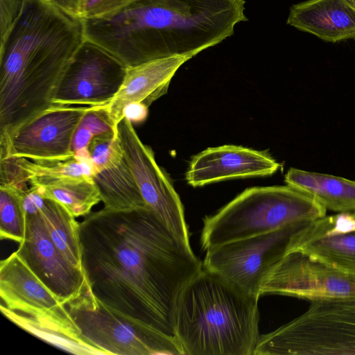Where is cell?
Listing matches in <instances>:
<instances>
[{"label":"cell","instance_id":"1","mask_svg":"<svg viewBox=\"0 0 355 355\" xmlns=\"http://www.w3.org/2000/svg\"><path fill=\"white\" fill-rule=\"evenodd\" d=\"M82 265L97 299L175 337L179 296L203 267L148 207L91 212L79 223Z\"/></svg>","mask_w":355,"mask_h":355},{"label":"cell","instance_id":"2","mask_svg":"<svg viewBox=\"0 0 355 355\" xmlns=\"http://www.w3.org/2000/svg\"><path fill=\"white\" fill-rule=\"evenodd\" d=\"M83 19L47 0H25L0 44V143L51 107L58 83L85 42Z\"/></svg>","mask_w":355,"mask_h":355},{"label":"cell","instance_id":"3","mask_svg":"<svg viewBox=\"0 0 355 355\" xmlns=\"http://www.w3.org/2000/svg\"><path fill=\"white\" fill-rule=\"evenodd\" d=\"M259 297L204 267L178 300L175 338L184 355H254Z\"/></svg>","mask_w":355,"mask_h":355},{"label":"cell","instance_id":"4","mask_svg":"<svg viewBox=\"0 0 355 355\" xmlns=\"http://www.w3.org/2000/svg\"><path fill=\"white\" fill-rule=\"evenodd\" d=\"M326 212L312 198L287 184L248 188L215 214L204 218L200 245L207 251L294 223L311 221Z\"/></svg>","mask_w":355,"mask_h":355},{"label":"cell","instance_id":"5","mask_svg":"<svg viewBox=\"0 0 355 355\" xmlns=\"http://www.w3.org/2000/svg\"><path fill=\"white\" fill-rule=\"evenodd\" d=\"M355 355V295L311 301L306 312L260 335L254 355Z\"/></svg>","mask_w":355,"mask_h":355},{"label":"cell","instance_id":"6","mask_svg":"<svg viewBox=\"0 0 355 355\" xmlns=\"http://www.w3.org/2000/svg\"><path fill=\"white\" fill-rule=\"evenodd\" d=\"M66 306L81 338L107 355H184L175 337L101 303L87 279L80 294Z\"/></svg>","mask_w":355,"mask_h":355},{"label":"cell","instance_id":"7","mask_svg":"<svg viewBox=\"0 0 355 355\" xmlns=\"http://www.w3.org/2000/svg\"><path fill=\"white\" fill-rule=\"evenodd\" d=\"M309 222L294 223L211 248L206 251L203 267L259 298L263 282L287 253L293 235Z\"/></svg>","mask_w":355,"mask_h":355},{"label":"cell","instance_id":"8","mask_svg":"<svg viewBox=\"0 0 355 355\" xmlns=\"http://www.w3.org/2000/svg\"><path fill=\"white\" fill-rule=\"evenodd\" d=\"M117 135L146 205L180 241L191 246L183 205L152 148L125 117L118 124Z\"/></svg>","mask_w":355,"mask_h":355},{"label":"cell","instance_id":"9","mask_svg":"<svg viewBox=\"0 0 355 355\" xmlns=\"http://www.w3.org/2000/svg\"><path fill=\"white\" fill-rule=\"evenodd\" d=\"M126 69L110 53L85 40L65 69L52 103L91 107L107 105L120 89Z\"/></svg>","mask_w":355,"mask_h":355},{"label":"cell","instance_id":"10","mask_svg":"<svg viewBox=\"0 0 355 355\" xmlns=\"http://www.w3.org/2000/svg\"><path fill=\"white\" fill-rule=\"evenodd\" d=\"M91 107L53 104L19 128L6 142L0 144V156L23 157L40 163L73 156L74 134Z\"/></svg>","mask_w":355,"mask_h":355},{"label":"cell","instance_id":"11","mask_svg":"<svg viewBox=\"0 0 355 355\" xmlns=\"http://www.w3.org/2000/svg\"><path fill=\"white\" fill-rule=\"evenodd\" d=\"M274 294L314 300L355 295V277L300 251L287 252L272 268L261 295Z\"/></svg>","mask_w":355,"mask_h":355},{"label":"cell","instance_id":"12","mask_svg":"<svg viewBox=\"0 0 355 355\" xmlns=\"http://www.w3.org/2000/svg\"><path fill=\"white\" fill-rule=\"evenodd\" d=\"M1 305L32 319L57 324L80 336L66 304L15 251L0 263ZM81 337V336H80Z\"/></svg>","mask_w":355,"mask_h":355},{"label":"cell","instance_id":"13","mask_svg":"<svg viewBox=\"0 0 355 355\" xmlns=\"http://www.w3.org/2000/svg\"><path fill=\"white\" fill-rule=\"evenodd\" d=\"M31 194L33 204L26 211L25 237L16 252L37 277L67 304L80 294L86 281L85 272L68 261L55 246Z\"/></svg>","mask_w":355,"mask_h":355},{"label":"cell","instance_id":"14","mask_svg":"<svg viewBox=\"0 0 355 355\" xmlns=\"http://www.w3.org/2000/svg\"><path fill=\"white\" fill-rule=\"evenodd\" d=\"M94 162V182L104 208L111 210L144 207L146 205L125 157L117 132L94 137L88 146Z\"/></svg>","mask_w":355,"mask_h":355},{"label":"cell","instance_id":"15","mask_svg":"<svg viewBox=\"0 0 355 355\" xmlns=\"http://www.w3.org/2000/svg\"><path fill=\"white\" fill-rule=\"evenodd\" d=\"M300 251L355 277V217L338 213L311 220L292 236L288 252Z\"/></svg>","mask_w":355,"mask_h":355},{"label":"cell","instance_id":"16","mask_svg":"<svg viewBox=\"0 0 355 355\" xmlns=\"http://www.w3.org/2000/svg\"><path fill=\"white\" fill-rule=\"evenodd\" d=\"M280 164L264 151L236 145L208 148L193 156L186 173L192 187L232 178L267 176Z\"/></svg>","mask_w":355,"mask_h":355},{"label":"cell","instance_id":"17","mask_svg":"<svg viewBox=\"0 0 355 355\" xmlns=\"http://www.w3.org/2000/svg\"><path fill=\"white\" fill-rule=\"evenodd\" d=\"M193 57L177 55L157 59L127 67L123 83L112 98L103 106L104 112L115 132L123 118L125 107L135 102L149 107L164 95L178 69Z\"/></svg>","mask_w":355,"mask_h":355},{"label":"cell","instance_id":"18","mask_svg":"<svg viewBox=\"0 0 355 355\" xmlns=\"http://www.w3.org/2000/svg\"><path fill=\"white\" fill-rule=\"evenodd\" d=\"M287 24L322 40L355 37V6L350 0H309L290 9Z\"/></svg>","mask_w":355,"mask_h":355},{"label":"cell","instance_id":"19","mask_svg":"<svg viewBox=\"0 0 355 355\" xmlns=\"http://www.w3.org/2000/svg\"><path fill=\"white\" fill-rule=\"evenodd\" d=\"M286 184L308 195L326 210L355 211V181L334 175L291 168Z\"/></svg>","mask_w":355,"mask_h":355},{"label":"cell","instance_id":"20","mask_svg":"<svg viewBox=\"0 0 355 355\" xmlns=\"http://www.w3.org/2000/svg\"><path fill=\"white\" fill-rule=\"evenodd\" d=\"M30 190L55 246L68 261L83 270L79 223L60 203L43 198L31 187Z\"/></svg>","mask_w":355,"mask_h":355},{"label":"cell","instance_id":"21","mask_svg":"<svg viewBox=\"0 0 355 355\" xmlns=\"http://www.w3.org/2000/svg\"><path fill=\"white\" fill-rule=\"evenodd\" d=\"M31 187H43L71 179L93 180L95 167L88 148L69 158L48 162H35L16 157Z\"/></svg>","mask_w":355,"mask_h":355},{"label":"cell","instance_id":"22","mask_svg":"<svg viewBox=\"0 0 355 355\" xmlns=\"http://www.w3.org/2000/svg\"><path fill=\"white\" fill-rule=\"evenodd\" d=\"M43 198L62 205L73 216H85L101 197L94 180L71 179L43 186L31 187Z\"/></svg>","mask_w":355,"mask_h":355},{"label":"cell","instance_id":"23","mask_svg":"<svg viewBox=\"0 0 355 355\" xmlns=\"http://www.w3.org/2000/svg\"><path fill=\"white\" fill-rule=\"evenodd\" d=\"M0 307L1 313L12 322L40 339L66 352L79 355H107L105 352L60 327L26 317L2 305Z\"/></svg>","mask_w":355,"mask_h":355},{"label":"cell","instance_id":"24","mask_svg":"<svg viewBox=\"0 0 355 355\" xmlns=\"http://www.w3.org/2000/svg\"><path fill=\"white\" fill-rule=\"evenodd\" d=\"M28 189L0 184V237L21 243L26 234L24 194Z\"/></svg>","mask_w":355,"mask_h":355},{"label":"cell","instance_id":"25","mask_svg":"<svg viewBox=\"0 0 355 355\" xmlns=\"http://www.w3.org/2000/svg\"><path fill=\"white\" fill-rule=\"evenodd\" d=\"M115 132L104 112L103 106L92 107L78 126L72 142V151L88 148L92 139L98 135Z\"/></svg>","mask_w":355,"mask_h":355},{"label":"cell","instance_id":"26","mask_svg":"<svg viewBox=\"0 0 355 355\" xmlns=\"http://www.w3.org/2000/svg\"><path fill=\"white\" fill-rule=\"evenodd\" d=\"M132 0H80L78 17L100 19L119 11Z\"/></svg>","mask_w":355,"mask_h":355},{"label":"cell","instance_id":"27","mask_svg":"<svg viewBox=\"0 0 355 355\" xmlns=\"http://www.w3.org/2000/svg\"><path fill=\"white\" fill-rule=\"evenodd\" d=\"M25 0H0V44L20 17Z\"/></svg>","mask_w":355,"mask_h":355},{"label":"cell","instance_id":"28","mask_svg":"<svg viewBox=\"0 0 355 355\" xmlns=\"http://www.w3.org/2000/svg\"><path fill=\"white\" fill-rule=\"evenodd\" d=\"M148 114V107L143 103L135 102L127 105L123 110V117L133 125L145 121Z\"/></svg>","mask_w":355,"mask_h":355},{"label":"cell","instance_id":"29","mask_svg":"<svg viewBox=\"0 0 355 355\" xmlns=\"http://www.w3.org/2000/svg\"><path fill=\"white\" fill-rule=\"evenodd\" d=\"M51 1L67 12L78 17L80 0H51Z\"/></svg>","mask_w":355,"mask_h":355},{"label":"cell","instance_id":"30","mask_svg":"<svg viewBox=\"0 0 355 355\" xmlns=\"http://www.w3.org/2000/svg\"><path fill=\"white\" fill-rule=\"evenodd\" d=\"M350 1L353 3V5L355 6V0H350Z\"/></svg>","mask_w":355,"mask_h":355},{"label":"cell","instance_id":"31","mask_svg":"<svg viewBox=\"0 0 355 355\" xmlns=\"http://www.w3.org/2000/svg\"><path fill=\"white\" fill-rule=\"evenodd\" d=\"M354 216L355 217V211L352 212Z\"/></svg>","mask_w":355,"mask_h":355},{"label":"cell","instance_id":"32","mask_svg":"<svg viewBox=\"0 0 355 355\" xmlns=\"http://www.w3.org/2000/svg\"><path fill=\"white\" fill-rule=\"evenodd\" d=\"M47 1H51V0H47ZM52 2V1H51ZM53 3V2H52Z\"/></svg>","mask_w":355,"mask_h":355}]
</instances>
